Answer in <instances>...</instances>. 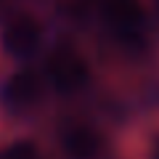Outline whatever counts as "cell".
Here are the masks:
<instances>
[{"label": "cell", "mask_w": 159, "mask_h": 159, "mask_svg": "<svg viewBox=\"0 0 159 159\" xmlns=\"http://www.w3.org/2000/svg\"><path fill=\"white\" fill-rule=\"evenodd\" d=\"M48 77L61 90H80L90 77V66L74 45L61 43L48 56Z\"/></svg>", "instance_id": "obj_1"}, {"label": "cell", "mask_w": 159, "mask_h": 159, "mask_svg": "<svg viewBox=\"0 0 159 159\" xmlns=\"http://www.w3.org/2000/svg\"><path fill=\"white\" fill-rule=\"evenodd\" d=\"M0 43L6 48V53H11L16 58H29L43 43V24L32 13H16L3 27Z\"/></svg>", "instance_id": "obj_2"}, {"label": "cell", "mask_w": 159, "mask_h": 159, "mask_svg": "<svg viewBox=\"0 0 159 159\" xmlns=\"http://www.w3.org/2000/svg\"><path fill=\"white\" fill-rule=\"evenodd\" d=\"M43 93H45L43 77H40L37 72H32V69H24V72H16L6 82L3 98H6V103L11 109L27 111V109H34L40 101H43Z\"/></svg>", "instance_id": "obj_3"}, {"label": "cell", "mask_w": 159, "mask_h": 159, "mask_svg": "<svg viewBox=\"0 0 159 159\" xmlns=\"http://www.w3.org/2000/svg\"><path fill=\"white\" fill-rule=\"evenodd\" d=\"M61 148L69 159H96L103 151V138L93 125L69 122L61 130Z\"/></svg>", "instance_id": "obj_4"}, {"label": "cell", "mask_w": 159, "mask_h": 159, "mask_svg": "<svg viewBox=\"0 0 159 159\" xmlns=\"http://www.w3.org/2000/svg\"><path fill=\"white\" fill-rule=\"evenodd\" d=\"M103 16L117 32H133L143 21V8L138 0H103Z\"/></svg>", "instance_id": "obj_5"}, {"label": "cell", "mask_w": 159, "mask_h": 159, "mask_svg": "<svg viewBox=\"0 0 159 159\" xmlns=\"http://www.w3.org/2000/svg\"><path fill=\"white\" fill-rule=\"evenodd\" d=\"M6 159H40V151L32 141H16L6 151Z\"/></svg>", "instance_id": "obj_6"}, {"label": "cell", "mask_w": 159, "mask_h": 159, "mask_svg": "<svg viewBox=\"0 0 159 159\" xmlns=\"http://www.w3.org/2000/svg\"><path fill=\"white\" fill-rule=\"evenodd\" d=\"M151 159H159V135L151 141Z\"/></svg>", "instance_id": "obj_7"}, {"label": "cell", "mask_w": 159, "mask_h": 159, "mask_svg": "<svg viewBox=\"0 0 159 159\" xmlns=\"http://www.w3.org/2000/svg\"><path fill=\"white\" fill-rule=\"evenodd\" d=\"M0 159H6V151H0Z\"/></svg>", "instance_id": "obj_8"}]
</instances>
